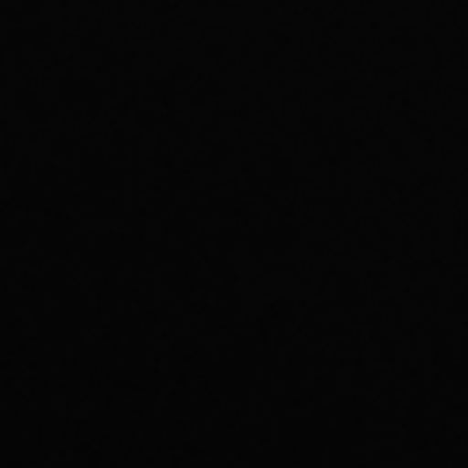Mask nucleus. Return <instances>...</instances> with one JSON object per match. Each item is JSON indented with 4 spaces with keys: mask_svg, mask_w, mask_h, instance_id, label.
Returning a JSON list of instances; mask_svg holds the SVG:
<instances>
[]
</instances>
